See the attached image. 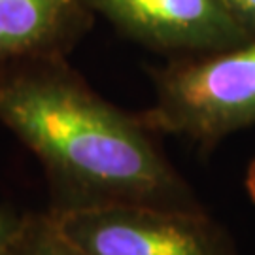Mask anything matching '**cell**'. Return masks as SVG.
Listing matches in <instances>:
<instances>
[{"label": "cell", "mask_w": 255, "mask_h": 255, "mask_svg": "<svg viewBox=\"0 0 255 255\" xmlns=\"http://www.w3.org/2000/svg\"><path fill=\"white\" fill-rule=\"evenodd\" d=\"M0 123L42 163L55 216L112 204L204 208L142 116L106 102L55 55L0 66Z\"/></svg>", "instance_id": "6da1fadb"}, {"label": "cell", "mask_w": 255, "mask_h": 255, "mask_svg": "<svg viewBox=\"0 0 255 255\" xmlns=\"http://www.w3.org/2000/svg\"><path fill=\"white\" fill-rule=\"evenodd\" d=\"M140 116L157 134L204 147L255 125V38L159 72L155 104Z\"/></svg>", "instance_id": "7a4b0ae2"}, {"label": "cell", "mask_w": 255, "mask_h": 255, "mask_svg": "<svg viewBox=\"0 0 255 255\" xmlns=\"http://www.w3.org/2000/svg\"><path fill=\"white\" fill-rule=\"evenodd\" d=\"M55 218L85 255H238L229 229L204 208L112 204Z\"/></svg>", "instance_id": "3957f363"}, {"label": "cell", "mask_w": 255, "mask_h": 255, "mask_svg": "<svg viewBox=\"0 0 255 255\" xmlns=\"http://www.w3.org/2000/svg\"><path fill=\"white\" fill-rule=\"evenodd\" d=\"M128 36L166 51L210 55L252 36L227 0H85Z\"/></svg>", "instance_id": "277c9868"}, {"label": "cell", "mask_w": 255, "mask_h": 255, "mask_svg": "<svg viewBox=\"0 0 255 255\" xmlns=\"http://www.w3.org/2000/svg\"><path fill=\"white\" fill-rule=\"evenodd\" d=\"M80 13V0H0V66L55 55Z\"/></svg>", "instance_id": "5b68a950"}, {"label": "cell", "mask_w": 255, "mask_h": 255, "mask_svg": "<svg viewBox=\"0 0 255 255\" xmlns=\"http://www.w3.org/2000/svg\"><path fill=\"white\" fill-rule=\"evenodd\" d=\"M0 255H85L68 238L51 212L23 214Z\"/></svg>", "instance_id": "8992f818"}, {"label": "cell", "mask_w": 255, "mask_h": 255, "mask_svg": "<svg viewBox=\"0 0 255 255\" xmlns=\"http://www.w3.org/2000/svg\"><path fill=\"white\" fill-rule=\"evenodd\" d=\"M233 15L252 38H255V0H227Z\"/></svg>", "instance_id": "52a82bcc"}, {"label": "cell", "mask_w": 255, "mask_h": 255, "mask_svg": "<svg viewBox=\"0 0 255 255\" xmlns=\"http://www.w3.org/2000/svg\"><path fill=\"white\" fill-rule=\"evenodd\" d=\"M21 218H23V214H19L11 208H6V206H0V252L6 246L9 237L15 233V229L19 227Z\"/></svg>", "instance_id": "ba28073f"}, {"label": "cell", "mask_w": 255, "mask_h": 255, "mask_svg": "<svg viewBox=\"0 0 255 255\" xmlns=\"http://www.w3.org/2000/svg\"><path fill=\"white\" fill-rule=\"evenodd\" d=\"M244 185H246V191H248V197H250V201L255 204V159L252 161V163H250V166H248Z\"/></svg>", "instance_id": "9c48e42d"}]
</instances>
